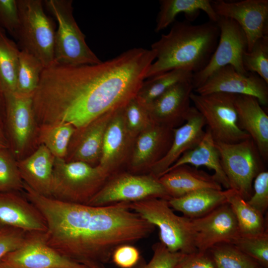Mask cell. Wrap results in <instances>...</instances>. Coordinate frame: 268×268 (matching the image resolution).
<instances>
[{"mask_svg":"<svg viewBox=\"0 0 268 268\" xmlns=\"http://www.w3.org/2000/svg\"><path fill=\"white\" fill-rule=\"evenodd\" d=\"M200 94L223 92L255 97L262 105L268 103V83L256 73H242L228 65L215 71L194 90Z\"/></svg>","mask_w":268,"mask_h":268,"instance_id":"cell-15","label":"cell"},{"mask_svg":"<svg viewBox=\"0 0 268 268\" xmlns=\"http://www.w3.org/2000/svg\"><path fill=\"white\" fill-rule=\"evenodd\" d=\"M254 193L248 203L263 215L268 207V172L263 170L254 180Z\"/></svg>","mask_w":268,"mask_h":268,"instance_id":"cell-40","label":"cell"},{"mask_svg":"<svg viewBox=\"0 0 268 268\" xmlns=\"http://www.w3.org/2000/svg\"><path fill=\"white\" fill-rule=\"evenodd\" d=\"M226 202L235 215L240 235L257 236L267 232L264 215L250 205L238 192L231 189L224 191Z\"/></svg>","mask_w":268,"mask_h":268,"instance_id":"cell-29","label":"cell"},{"mask_svg":"<svg viewBox=\"0 0 268 268\" xmlns=\"http://www.w3.org/2000/svg\"><path fill=\"white\" fill-rule=\"evenodd\" d=\"M44 66L36 57L20 50L16 75L15 92L32 96L38 86Z\"/></svg>","mask_w":268,"mask_h":268,"instance_id":"cell-32","label":"cell"},{"mask_svg":"<svg viewBox=\"0 0 268 268\" xmlns=\"http://www.w3.org/2000/svg\"><path fill=\"white\" fill-rule=\"evenodd\" d=\"M26 232H45L46 221L40 211L17 192H0V227Z\"/></svg>","mask_w":268,"mask_h":268,"instance_id":"cell-22","label":"cell"},{"mask_svg":"<svg viewBox=\"0 0 268 268\" xmlns=\"http://www.w3.org/2000/svg\"><path fill=\"white\" fill-rule=\"evenodd\" d=\"M0 268H9L0 260Z\"/></svg>","mask_w":268,"mask_h":268,"instance_id":"cell-47","label":"cell"},{"mask_svg":"<svg viewBox=\"0 0 268 268\" xmlns=\"http://www.w3.org/2000/svg\"><path fill=\"white\" fill-rule=\"evenodd\" d=\"M44 6L58 22L54 62L60 64L92 65L101 61L90 49L73 15L72 0H45Z\"/></svg>","mask_w":268,"mask_h":268,"instance_id":"cell-7","label":"cell"},{"mask_svg":"<svg viewBox=\"0 0 268 268\" xmlns=\"http://www.w3.org/2000/svg\"><path fill=\"white\" fill-rule=\"evenodd\" d=\"M3 32H5V31L0 28V35Z\"/></svg>","mask_w":268,"mask_h":268,"instance_id":"cell-48","label":"cell"},{"mask_svg":"<svg viewBox=\"0 0 268 268\" xmlns=\"http://www.w3.org/2000/svg\"><path fill=\"white\" fill-rule=\"evenodd\" d=\"M123 112L127 128L134 138L154 124L146 107L140 104L135 97L123 107Z\"/></svg>","mask_w":268,"mask_h":268,"instance_id":"cell-37","label":"cell"},{"mask_svg":"<svg viewBox=\"0 0 268 268\" xmlns=\"http://www.w3.org/2000/svg\"><path fill=\"white\" fill-rule=\"evenodd\" d=\"M238 125L255 142L264 162L268 159V116L255 97L236 95Z\"/></svg>","mask_w":268,"mask_h":268,"instance_id":"cell-23","label":"cell"},{"mask_svg":"<svg viewBox=\"0 0 268 268\" xmlns=\"http://www.w3.org/2000/svg\"><path fill=\"white\" fill-rule=\"evenodd\" d=\"M0 261L9 268H89L49 246L44 232L28 233L22 245Z\"/></svg>","mask_w":268,"mask_h":268,"instance_id":"cell-12","label":"cell"},{"mask_svg":"<svg viewBox=\"0 0 268 268\" xmlns=\"http://www.w3.org/2000/svg\"><path fill=\"white\" fill-rule=\"evenodd\" d=\"M153 255L147 263L140 258L138 263L133 268H177L186 254L182 252H172L160 242L152 245Z\"/></svg>","mask_w":268,"mask_h":268,"instance_id":"cell-39","label":"cell"},{"mask_svg":"<svg viewBox=\"0 0 268 268\" xmlns=\"http://www.w3.org/2000/svg\"><path fill=\"white\" fill-rule=\"evenodd\" d=\"M159 180L170 198H179L201 189L222 190L213 175L187 164L168 171Z\"/></svg>","mask_w":268,"mask_h":268,"instance_id":"cell-25","label":"cell"},{"mask_svg":"<svg viewBox=\"0 0 268 268\" xmlns=\"http://www.w3.org/2000/svg\"><path fill=\"white\" fill-rule=\"evenodd\" d=\"M192 81L180 82L158 97L146 108L152 122L171 129L183 125L191 108Z\"/></svg>","mask_w":268,"mask_h":268,"instance_id":"cell-18","label":"cell"},{"mask_svg":"<svg viewBox=\"0 0 268 268\" xmlns=\"http://www.w3.org/2000/svg\"><path fill=\"white\" fill-rule=\"evenodd\" d=\"M177 268H215V266L208 251H198L186 254Z\"/></svg>","mask_w":268,"mask_h":268,"instance_id":"cell-44","label":"cell"},{"mask_svg":"<svg viewBox=\"0 0 268 268\" xmlns=\"http://www.w3.org/2000/svg\"><path fill=\"white\" fill-rule=\"evenodd\" d=\"M191 221L195 246L199 251H207L218 244L232 243L240 235L235 215L227 202Z\"/></svg>","mask_w":268,"mask_h":268,"instance_id":"cell-14","label":"cell"},{"mask_svg":"<svg viewBox=\"0 0 268 268\" xmlns=\"http://www.w3.org/2000/svg\"><path fill=\"white\" fill-rule=\"evenodd\" d=\"M159 3L155 28L156 32L172 24L180 13H184L186 20L190 22L198 17L201 11H204L211 22L216 23L219 17L210 0H161Z\"/></svg>","mask_w":268,"mask_h":268,"instance_id":"cell-27","label":"cell"},{"mask_svg":"<svg viewBox=\"0 0 268 268\" xmlns=\"http://www.w3.org/2000/svg\"><path fill=\"white\" fill-rule=\"evenodd\" d=\"M151 198L170 199L159 178L151 174L117 172L108 178L87 205L103 206Z\"/></svg>","mask_w":268,"mask_h":268,"instance_id":"cell-10","label":"cell"},{"mask_svg":"<svg viewBox=\"0 0 268 268\" xmlns=\"http://www.w3.org/2000/svg\"><path fill=\"white\" fill-rule=\"evenodd\" d=\"M23 191L46 221L47 244L89 268H105L117 247L145 239L155 230L129 202L103 206L67 202L42 195L25 183Z\"/></svg>","mask_w":268,"mask_h":268,"instance_id":"cell-2","label":"cell"},{"mask_svg":"<svg viewBox=\"0 0 268 268\" xmlns=\"http://www.w3.org/2000/svg\"><path fill=\"white\" fill-rule=\"evenodd\" d=\"M23 187L17 161L7 148L0 150V192L23 191Z\"/></svg>","mask_w":268,"mask_h":268,"instance_id":"cell-36","label":"cell"},{"mask_svg":"<svg viewBox=\"0 0 268 268\" xmlns=\"http://www.w3.org/2000/svg\"><path fill=\"white\" fill-rule=\"evenodd\" d=\"M130 208L157 226L160 242L172 252L198 251L194 243L191 219L176 214L165 199L151 198L129 202Z\"/></svg>","mask_w":268,"mask_h":268,"instance_id":"cell-5","label":"cell"},{"mask_svg":"<svg viewBox=\"0 0 268 268\" xmlns=\"http://www.w3.org/2000/svg\"><path fill=\"white\" fill-rule=\"evenodd\" d=\"M135 138L125 123L123 107L116 109L106 127L99 165L111 175L129 159Z\"/></svg>","mask_w":268,"mask_h":268,"instance_id":"cell-20","label":"cell"},{"mask_svg":"<svg viewBox=\"0 0 268 268\" xmlns=\"http://www.w3.org/2000/svg\"><path fill=\"white\" fill-rule=\"evenodd\" d=\"M4 112L14 153L20 156L29 146L37 125L32 96L3 91Z\"/></svg>","mask_w":268,"mask_h":268,"instance_id":"cell-16","label":"cell"},{"mask_svg":"<svg viewBox=\"0 0 268 268\" xmlns=\"http://www.w3.org/2000/svg\"><path fill=\"white\" fill-rule=\"evenodd\" d=\"M169 206L190 219L203 216L226 202L224 191L201 189L182 197L170 198Z\"/></svg>","mask_w":268,"mask_h":268,"instance_id":"cell-28","label":"cell"},{"mask_svg":"<svg viewBox=\"0 0 268 268\" xmlns=\"http://www.w3.org/2000/svg\"><path fill=\"white\" fill-rule=\"evenodd\" d=\"M111 176L99 165L55 158L50 197L87 204Z\"/></svg>","mask_w":268,"mask_h":268,"instance_id":"cell-4","label":"cell"},{"mask_svg":"<svg viewBox=\"0 0 268 268\" xmlns=\"http://www.w3.org/2000/svg\"><path fill=\"white\" fill-rule=\"evenodd\" d=\"M6 148V141L0 128V150Z\"/></svg>","mask_w":268,"mask_h":268,"instance_id":"cell-46","label":"cell"},{"mask_svg":"<svg viewBox=\"0 0 268 268\" xmlns=\"http://www.w3.org/2000/svg\"><path fill=\"white\" fill-rule=\"evenodd\" d=\"M231 243L260 266L268 268V231L257 236L239 235Z\"/></svg>","mask_w":268,"mask_h":268,"instance_id":"cell-38","label":"cell"},{"mask_svg":"<svg viewBox=\"0 0 268 268\" xmlns=\"http://www.w3.org/2000/svg\"><path fill=\"white\" fill-rule=\"evenodd\" d=\"M215 142L230 189L248 201L253 193L254 179L264 170L263 160L255 142L251 138L234 143Z\"/></svg>","mask_w":268,"mask_h":268,"instance_id":"cell-9","label":"cell"},{"mask_svg":"<svg viewBox=\"0 0 268 268\" xmlns=\"http://www.w3.org/2000/svg\"><path fill=\"white\" fill-rule=\"evenodd\" d=\"M235 98V94L223 92L191 94V101L203 117L215 142L234 143L251 138L239 126Z\"/></svg>","mask_w":268,"mask_h":268,"instance_id":"cell-8","label":"cell"},{"mask_svg":"<svg viewBox=\"0 0 268 268\" xmlns=\"http://www.w3.org/2000/svg\"><path fill=\"white\" fill-rule=\"evenodd\" d=\"M114 110L101 115L83 128L76 129L70 141L65 161H80L92 166L99 164L105 132Z\"/></svg>","mask_w":268,"mask_h":268,"instance_id":"cell-21","label":"cell"},{"mask_svg":"<svg viewBox=\"0 0 268 268\" xmlns=\"http://www.w3.org/2000/svg\"><path fill=\"white\" fill-rule=\"evenodd\" d=\"M219 33L216 23L210 21L196 25L187 20L176 22L168 33L151 45L156 57L145 79L175 69L194 74L200 71L214 53Z\"/></svg>","mask_w":268,"mask_h":268,"instance_id":"cell-3","label":"cell"},{"mask_svg":"<svg viewBox=\"0 0 268 268\" xmlns=\"http://www.w3.org/2000/svg\"><path fill=\"white\" fill-rule=\"evenodd\" d=\"M155 57L151 49L134 48L96 64L54 62L32 97L37 125L67 123L78 129L123 107L136 96Z\"/></svg>","mask_w":268,"mask_h":268,"instance_id":"cell-1","label":"cell"},{"mask_svg":"<svg viewBox=\"0 0 268 268\" xmlns=\"http://www.w3.org/2000/svg\"><path fill=\"white\" fill-rule=\"evenodd\" d=\"M212 5L218 16L230 18L240 26L247 38V51L258 40L268 35V0H218L212 1Z\"/></svg>","mask_w":268,"mask_h":268,"instance_id":"cell-13","label":"cell"},{"mask_svg":"<svg viewBox=\"0 0 268 268\" xmlns=\"http://www.w3.org/2000/svg\"><path fill=\"white\" fill-rule=\"evenodd\" d=\"M17 0L19 25L14 37L20 50L32 54L46 67L54 62L53 21L45 12L43 0Z\"/></svg>","mask_w":268,"mask_h":268,"instance_id":"cell-6","label":"cell"},{"mask_svg":"<svg viewBox=\"0 0 268 268\" xmlns=\"http://www.w3.org/2000/svg\"><path fill=\"white\" fill-rule=\"evenodd\" d=\"M2 110L4 111V101L3 90L0 80V115Z\"/></svg>","mask_w":268,"mask_h":268,"instance_id":"cell-45","label":"cell"},{"mask_svg":"<svg viewBox=\"0 0 268 268\" xmlns=\"http://www.w3.org/2000/svg\"></svg>","mask_w":268,"mask_h":268,"instance_id":"cell-50","label":"cell"},{"mask_svg":"<svg viewBox=\"0 0 268 268\" xmlns=\"http://www.w3.org/2000/svg\"><path fill=\"white\" fill-rule=\"evenodd\" d=\"M216 24L220 31L217 46L206 66L193 74L194 90L202 85L215 71L226 66H231L242 73H248L243 64L244 54L248 51L244 32L230 18L219 16Z\"/></svg>","mask_w":268,"mask_h":268,"instance_id":"cell-11","label":"cell"},{"mask_svg":"<svg viewBox=\"0 0 268 268\" xmlns=\"http://www.w3.org/2000/svg\"><path fill=\"white\" fill-rule=\"evenodd\" d=\"M185 164L197 168L204 166L213 170L215 180L226 189H230L229 182L221 166L219 151L210 132L207 128L199 144L183 153L164 173Z\"/></svg>","mask_w":268,"mask_h":268,"instance_id":"cell-26","label":"cell"},{"mask_svg":"<svg viewBox=\"0 0 268 268\" xmlns=\"http://www.w3.org/2000/svg\"><path fill=\"white\" fill-rule=\"evenodd\" d=\"M173 129L154 124L135 138L129 158V172L141 174L160 161L169 150L173 140Z\"/></svg>","mask_w":268,"mask_h":268,"instance_id":"cell-17","label":"cell"},{"mask_svg":"<svg viewBox=\"0 0 268 268\" xmlns=\"http://www.w3.org/2000/svg\"><path fill=\"white\" fill-rule=\"evenodd\" d=\"M205 126L203 117L191 106L185 123L173 129V140L167 152L151 168L149 174L159 178L183 153L198 145L205 134Z\"/></svg>","mask_w":268,"mask_h":268,"instance_id":"cell-19","label":"cell"},{"mask_svg":"<svg viewBox=\"0 0 268 268\" xmlns=\"http://www.w3.org/2000/svg\"><path fill=\"white\" fill-rule=\"evenodd\" d=\"M256 268H264L260 265H259Z\"/></svg>","mask_w":268,"mask_h":268,"instance_id":"cell-49","label":"cell"},{"mask_svg":"<svg viewBox=\"0 0 268 268\" xmlns=\"http://www.w3.org/2000/svg\"><path fill=\"white\" fill-rule=\"evenodd\" d=\"M76 129L67 123L39 126L38 140L55 158L65 159Z\"/></svg>","mask_w":268,"mask_h":268,"instance_id":"cell-31","label":"cell"},{"mask_svg":"<svg viewBox=\"0 0 268 268\" xmlns=\"http://www.w3.org/2000/svg\"><path fill=\"white\" fill-rule=\"evenodd\" d=\"M193 74L188 69H175L146 78L142 82L135 98L146 108L173 85L184 81H192Z\"/></svg>","mask_w":268,"mask_h":268,"instance_id":"cell-30","label":"cell"},{"mask_svg":"<svg viewBox=\"0 0 268 268\" xmlns=\"http://www.w3.org/2000/svg\"><path fill=\"white\" fill-rule=\"evenodd\" d=\"M138 250L131 244L119 246L113 252L111 260L120 268H133L140 259Z\"/></svg>","mask_w":268,"mask_h":268,"instance_id":"cell-43","label":"cell"},{"mask_svg":"<svg viewBox=\"0 0 268 268\" xmlns=\"http://www.w3.org/2000/svg\"><path fill=\"white\" fill-rule=\"evenodd\" d=\"M215 268H256L260 265L231 243H222L210 248Z\"/></svg>","mask_w":268,"mask_h":268,"instance_id":"cell-34","label":"cell"},{"mask_svg":"<svg viewBox=\"0 0 268 268\" xmlns=\"http://www.w3.org/2000/svg\"><path fill=\"white\" fill-rule=\"evenodd\" d=\"M20 51L5 32L0 35V80L3 91L15 92Z\"/></svg>","mask_w":268,"mask_h":268,"instance_id":"cell-33","label":"cell"},{"mask_svg":"<svg viewBox=\"0 0 268 268\" xmlns=\"http://www.w3.org/2000/svg\"><path fill=\"white\" fill-rule=\"evenodd\" d=\"M28 233L15 228L1 227L0 260L8 253L20 247L24 242Z\"/></svg>","mask_w":268,"mask_h":268,"instance_id":"cell-42","label":"cell"},{"mask_svg":"<svg viewBox=\"0 0 268 268\" xmlns=\"http://www.w3.org/2000/svg\"><path fill=\"white\" fill-rule=\"evenodd\" d=\"M245 70L258 75L268 83V35L258 40L243 58Z\"/></svg>","mask_w":268,"mask_h":268,"instance_id":"cell-35","label":"cell"},{"mask_svg":"<svg viewBox=\"0 0 268 268\" xmlns=\"http://www.w3.org/2000/svg\"><path fill=\"white\" fill-rule=\"evenodd\" d=\"M55 159L40 144L29 156L17 161L24 183L37 193L50 197Z\"/></svg>","mask_w":268,"mask_h":268,"instance_id":"cell-24","label":"cell"},{"mask_svg":"<svg viewBox=\"0 0 268 268\" xmlns=\"http://www.w3.org/2000/svg\"><path fill=\"white\" fill-rule=\"evenodd\" d=\"M19 25L17 0H0V28L14 37Z\"/></svg>","mask_w":268,"mask_h":268,"instance_id":"cell-41","label":"cell"}]
</instances>
